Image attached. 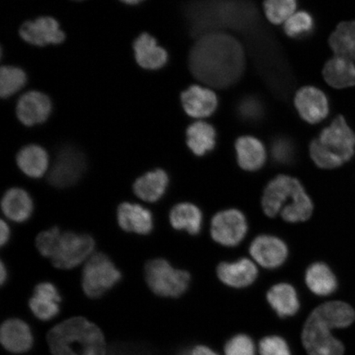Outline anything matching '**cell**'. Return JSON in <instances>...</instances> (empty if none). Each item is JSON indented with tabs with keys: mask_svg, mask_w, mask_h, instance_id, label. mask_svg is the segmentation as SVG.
<instances>
[{
	"mask_svg": "<svg viewBox=\"0 0 355 355\" xmlns=\"http://www.w3.org/2000/svg\"><path fill=\"white\" fill-rule=\"evenodd\" d=\"M194 77L209 87L225 88L241 77L244 68L243 47L225 33L203 35L194 44L189 57Z\"/></svg>",
	"mask_w": 355,
	"mask_h": 355,
	"instance_id": "obj_1",
	"label": "cell"
},
{
	"mask_svg": "<svg viewBox=\"0 0 355 355\" xmlns=\"http://www.w3.org/2000/svg\"><path fill=\"white\" fill-rule=\"evenodd\" d=\"M46 341L51 355H107L103 331L83 317L57 324L48 331Z\"/></svg>",
	"mask_w": 355,
	"mask_h": 355,
	"instance_id": "obj_2",
	"label": "cell"
},
{
	"mask_svg": "<svg viewBox=\"0 0 355 355\" xmlns=\"http://www.w3.org/2000/svg\"><path fill=\"white\" fill-rule=\"evenodd\" d=\"M261 207L266 216H279L288 223L308 220L313 212V203L300 182L291 176L274 178L264 189Z\"/></svg>",
	"mask_w": 355,
	"mask_h": 355,
	"instance_id": "obj_3",
	"label": "cell"
},
{
	"mask_svg": "<svg viewBox=\"0 0 355 355\" xmlns=\"http://www.w3.org/2000/svg\"><path fill=\"white\" fill-rule=\"evenodd\" d=\"M310 157L322 168H338L354 157L355 133L343 116L336 117L309 146Z\"/></svg>",
	"mask_w": 355,
	"mask_h": 355,
	"instance_id": "obj_4",
	"label": "cell"
},
{
	"mask_svg": "<svg viewBox=\"0 0 355 355\" xmlns=\"http://www.w3.org/2000/svg\"><path fill=\"white\" fill-rule=\"evenodd\" d=\"M145 279L154 294L166 298H179L190 285L191 276L175 269L165 259L150 260L145 266Z\"/></svg>",
	"mask_w": 355,
	"mask_h": 355,
	"instance_id": "obj_5",
	"label": "cell"
},
{
	"mask_svg": "<svg viewBox=\"0 0 355 355\" xmlns=\"http://www.w3.org/2000/svg\"><path fill=\"white\" fill-rule=\"evenodd\" d=\"M122 274L112 260L103 252H97L88 259L83 272L84 293L91 299L103 296L121 281Z\"/></svg>",
	"mask_w": 355,
	"mask_h": 355,
	"instance_id": "obj_6",
	"label": "cell"
},
{
	"mask_svg": "<svg viewBox=\"0 0 355 355\" xmlns=\"http://www.w3.org/2000/svg\"><path fill=\"white\" fill-rule=\"evenodd\" d=\"M95 241L90 234L67 232L61 234L59 243L51 260L56 268H76L92 254Z\"/></svg>",
	"mask_w": 355,
	"mask_h": 355,
	"instance_id": "obj_7",
	"label": "cell"
},
{
	"mask_svg": "<svg viewBox=\"0 0 355 355\" xmlns=\"http://www.w3.org/2000/svg\"><path fill=\"white\" fill-rule=\"evenodd\" d=\"M87 168L85 155L73 146H64L58 153L48 175V182L58 189L77 184Z\"/></svg>",
	"mask_w": 355,
	"mask_h": 355,
	"instance_id": "obj_8",
	"label": "cell"
},
{
	"mask_svg": "<svg viewBox=\"0 0 355 355\" xmlns=\"http://www.w3.org/2000/svg\"><path fill=\"white\" fill-rule=\"evenodd\" d=\"M332 328L311 313L305 322L302 341L309 355H343L344 345L332 334Z\"/></svg>",
	"mask_w": 355,
	"mask_h": 355,
	"instance_id": "obj_9",
	"label": "cell"
},
{
	"mask_svg": "<svg viewBox=\"0 0 355 355\" xmlns=\"http://www.w3.org/2000/svg\"><path fill=\"white\" fill-rule=\"evenodd\" d=\"M246 216L237 209L217 212L211 222L213 241L225 247H235L241 243L248 233Z\"/></svg>",
	"mask_w": 355,
	"mask_h": 355,
	"instance_id": "obj_10",
	"label": "cell"
},
{
	"mask_svg": "<svg viewBox=\"0 0 355 355\" xmlns=\"http://www.w3.org/2000/svg\"><path fill=\"white\" fill-rule=\"evenodd\" d=\"M250 254L257 264L266 269H276L286 263L288 256L287 244L277 236L261 234L256 237Z\"/></svg>",
	"mask_w": 355,
	"mask_h": 355,
	"instance_id": "obj_11",
	"label": "cell"
},
{
	"mask_svg": "<svg viewBox=\"0 0 355 355\" xmlns=\"http://www.w3.org/2000/svg\"><path fill=\"white\" fill-rule=\"evenodd\" d=\"M0 343L12 354H24L33 348L34 336L28 324L19 318H10L0 327Z\"/></svg>",
	"mask_w": 355,
	"mask_h": 355,
	"instance_id": "obj_12",
	"label": "cell"
},
{
	"mask_svg": "<svg viewBox=\"0 0 355 355\" xmlns=\"http://www.w3.org/2000/svg\"><path fill=\"white\" fill-rule=\"evenodd\" d=\"M21 37L34 46H44L49 44H60L65 34L59 22L51 17H42L35 21H26L19 31Z\"/></svg>",
	"mask_w": 355,
	"mask_h": 355,
	"instance_id": "obj_13",
	"label": "cell"
},
{
	"mask_svg": "<svg viewBox=\"0 0 355 355\" xmlns=\"http://www.w3.org/2000/svg\"><path fill=\"white\" fill-rule=\"evenodd\" d=\"M295 105L301 118L311 124L320 123L329 113L326 95L314 87L300 89L295 97Z\"/></svg>",
	"mask_w": 355,
	"mask_h": 355,
	"instance_id": "obj_14",
	"label": "cell"
},
{
	"mask_svg": "<svg viewBox=\"0 0 355 355\" xmlns=\"http://www.w3.org/2000/svg\"><path fill=\"white\" fill-rule=\"evenodd\" d=\"M51 109V101L46 95L33 91L21 96L17 105V115L26 126H33L46 121Z\"/></svg>",
	"mask_w": 355,
	"mask_h": 355,
	"instance_id": "obj_15",
	"label": "cell"
},
{
	"mask_svg": "<svg viewBox=\"0 0 355 355\" xmlns=\"http://www.w3.org/2000/svg\"><path fill=\"white\" fill-rule=\"evenodd\" d=\"M216 273L225 285L241 288L254 283L259 276V270L254 261L241 259L234 261H223L217 266Z\"/></svg>",
	"mask_w": 355,
	"mask_h": 355,
	"instance_id": "obj_16",
	"label": "cell"
},
{
	"mask_svg": "<svg viewBox=\"0 0 355 355\" xmlns=\"http://www.w3.org/2000/svg\"><path fill=\"white\" fill-rule=\"evenodd\" d=\"M117 220L124 232L148 235L154 227L153 213L139 204L123 202L119 206Z\"/></svg>",
	"mask_w": 355,
	"mask_h": 355,
	"instance_id": "obj_17",
	"label": "cell"
},
{
	"mask_svg": "<svg viewBox=\"0 0 355 355\" xmlns=\"http://www.w3.org/2000/svg\"><path fill=\"white\" fill-rule=\"evenodd\" d=\"M182 105L190 117L204 119L215 112L218 100L211 89L200 86L190 87L181 95Z\"/></svg>",
	"mask_w": 355,
	"mask_h": 355,
	"instance_id": "obj_18",
	"label": "cell"
},
{
	"mask_svg": "<svg viewBox=\"0 0 355 355\" xmlns=\"http://www.w3.org/2000/svg\"><path fill=\"white\" fill-rule=\"evenodd\" d=\"M268 304L279 318L295 316L300 309L298 293L288 283H279L273 286L266 294Z\"/></svg>",
	"mask_w": 355,
	"mask_h": 355,
	"instance_id": "obj_19",
	"label": "cell"
},
{
	"mask_svg": "<svg viewBox=\"0 0 355 355\" xmlns=\"http://www.w3.org/2000/svg\"><path fill=\"white\" fill-rule=\"evenodd\" d=\"M137 64L145 69H158L166 64L167 52L159 46L157 40L148 33H143L133 43Z\"/></svg>",
	"mask_w": 355,
	"mask_h": 355,
	"instance_id": "obj_20",
	"label": "cell"
},
{
	"mask_svg": "<svg viewBox=\"0 0 355 355\" xmlns=\"http://www.w3.org/2000/svg\"><path fill=\"white\" fill-rule=\"evenodd\" d=\"M1 207L8 219L17 223H22L32 216L34 204L32 197L26 190L13 188L4 193Z\"/></svg>",
	"mask_w": 355,
	"mask_h": 355,
	"instance_id": "obj_21",
	"label": "cell"
},
{
	"mask_svg": "<svg viewBox=\"0 0 355 355\" xmlns=\"http://www.w3.org/2000/svg\"><path fill=\"white\" fill-rule=\"evenodd\" d=\"M239 166L247 171H257L264 166L266 159L265 146L256 137H239L235 144Z\"/></svg>",
	"mask_w": 355,
	"mask_h": 355,
	"instance_id": "obj_22",
	"label": "cell"
},
{
	"mask_svg": "<svg viewBox=\"0 0 355 355\" xmlns=\"http://www.w3.org/2000/svg\"><path fill=\"white\" fill-rule=\"evenodd\" d=\"M168 176L165 171L157 168L146 173L135 181L133 191L140 199L148 202H155L166 193Z\"/></svg>",
	"mask_w": 355,
	"mask_h": 355,
	"instance_id": "obj_23",
	"label": "cell"
},
{
	"mask_svg": "<svg viewBox=\"0 0 355 355\" xmlns=\"http://www.w3.org/2000/svg\"><path fill=\"white\" fill-rule=\"evenodd\" d=\"M328 85L336 89L355 86L354 62L345 58L334 56L328 60L322 70Z\"/></svg>",
	"mask_w": 355,
	"mask_h": 355,
	"instance_id": "obj_24",
	"label": "cell"
},
{
	"mask_svg": "<svg viewBox=\"0 0 355 355\" xmlns=\"http://www.w3.org/2000/svg\"><path fill=\"white\" fill-rule=\"evenodd\" d=\"M312 313L333 330L348 327L355 320L354 309L343 301L327 302L318 306Z\"/></svg>",
	"mask_w": 355,
	"mask_h": 355,
	"instance_id": "obj_25",
	"label": "cell"
},
{
	"mask_svg": "<svg viewBox=\"0 0 355 355\" xmlns=\"http://www.w3.org/2000/svg\"><path fill=\"white\" fill-rule=\"evenodd\" d=\"M305 282L311 292L318 296H328L334 293L338 282L334 272L324 263H314L306 270Z\"/></svg>",
	"mask_w": 355,
	"mask_h": 355,
	"instance_id": "obj_26",
	"label": "cell"
},
{
	"mask_svg": "<svg viewBox=\"0 0 355 355\" xmlns=\"http://www.w3.org/2000/svg\"><path fill=\"white\" fill-rule=\"evenodd\" d=\"M170 221L173 228L197 235L202 227V212L193 203H179L172 208Z\"/></svg>",
	"mask_w": 355,
	"mask_h": 355,
	"instance_id": "obj_27",
	"label": "cell"
},
{
	"mask_svg": "<svg viewBox=\"0 0 355 355\" xmlns=\"http://www.w3.org/2000/svg\"><path fill=\"white\" fill-rule=\"evenodd\" d=\"M186 135L189 149L198 157L205 155L215 148L216 132L209 123L195 122L188 128Z\"/></svg>",
	"mask_w": 355,
	"mask_h": 355,
	"instance_id": "obj_28",
	"label": "cell"
},
{
	"mask_svg": "<svg viewBox=\"0 0 355 355\" xmlns=\"http://www.w3.org/2000/svg\"><path fill=\"white\" fill-rule=\"evenodd\" d=\"M17 163L26 175L31 178H41L48 168V154L41 146H25L17 154Z\"/></svg>",
	"mask_w": 355,
	"mask_h": 355,
	"instance_id": "obj_29",
	"label": "cell"
},
{
	"mask_svg": "<svg viewBox=\"0 0 355 355\" xmlns=\"http://www.w3.org/2000/svg\"><path fill=\"white\" fill-rule=\"evenodd\" d=\"M336 56L355 60V21H343L336 26L329 38Z\"/></svg>",
	"mask_w": 355,
	"mask_h": 355,
	"instance_id": "obj_30",
	"label": "cell"
},
{
	"mask_svg": "<svg viewBox=\"0 0 355 355\" xmlns=\"http://www.w3.org/2000/svg\"><path fill=\"white\" fill-rule=\"evenodd\" d=\"M26 76L24 70L16 67L3 66L0 70V95L3 98L15 94L24 87Z\"/></svg>",
	"mask_w": 355,
	"mask_h": 355,
	"instance_id": "obj_31",
	"label": "cell"
},
{
	"mask_svg": "<svg viewBox=\"0 0 355 355\" xmlns=\"http://www.w3.org/2000/svg\"><path fill=\"white\" fill-rule=\"evenodd\" d=\"M297 3L295 0H268L264 2L266 19L275 25L286 24L295 13Z\"/></svg>",
	"mask_w": 355,
	"mask_h": 355,
	"instance_id": "obj_32",
	"label": "cell"
},
{
	"mask_svg": "<svg viewBox=\"0 0 355 355\" xmlns=\"http://www.w3.org/2000/svg\"><path fill=\"white\" fill-rule=\"evenodd\" d=\"M60 302L49 297L34 295L29 300V307L34 316L43 322L52 320L60 313Z\"/></svg>",
	"mask_w": 355,
	"mask_h": 355,
	"instance_id": "obj_33",
	"label": "cell"
},
{
	"mask_svg": "<svg viewBox=\"0 0 355 355\" xmlns=\"http://www.w3.org/2000/svg\"><path fill=\"white\" fill-rule=\"evenodd\" d=\"M313 28V17L309 12L304 11L294 13L284 25L285 33L288 37L292 38L303 37L305 34L310 33Z\"/></svg>",
	"mask_w": 355,
	"mask_h": 355,
	"instance_id": "obj_34",
	"label": "cell"
},
{
	"mask_svg": "<svg viewBox=\"0 0 355 355\" xmlns=\"http://www.w3.org/2000/svg\"><path fill=\"white\" fill-rule=\"evenodd\" d=\"M225 355H256V347L251 337L239 334L230 338L225 345Z\"/></svg>",
	"mask_w": 355,
	"mask_h": 355,
	"instance_id": "obj_35",
	"label": "cell"
},
{
	"mask_svg": "<svg viewBox=\"0 0 355 355\" xmlns=\"http://www.w3.org/2000/svg\"><path fill=\"white\" fill-rule=\"evenodd\" d=\"M61 234V230L57 227L40 233L35 241L40 254L51 259L59 243Z\"/></svg>",
	"mask_w": 355,
	"mask_h": 355,
	"instance_id": "obj_36",
	"label": "cell"
},
{
	"mask_svg": "<svg viewBox=\"0 0 355 355\" xmlns=\"http://www.w3.org/2000/svg\"><path fill=\"white\" fill-rule=\"evenodd\" d=\"M260 355H291L290 346L286 340L279 336H269L261 339L259 343Z\"/></svg>",
	"mask_w": 355,
	"mask_h": 355,
	"instance_id": "obj_37",
	"label": "cell"
},
{
	"mask_svg": "<svg viewBox=\"0 0 355 355\" xmlns=\"http://www.w3.org/2000/svg\"><path fill=\"white\" fill-rule=\"evenodd\" d=\"M0 230H1V232H0V243H1V246L6 245V244L8 242V239L10 238V229L8 227L6 222L4 220H1V224H0Z\"/></svg>",
	"mask_w": 355,
	"mask_h": 355,
	"instance_id": "obj_38",
	"label": "cell"
},
{
	"mask_svg": "<svg viewBox=\"0 0 355 355\" xmlns=\"http://www.w3.org/2000/svg\"><path fill=\"white\" fill-rule=\"evenodd\" d=\"M189 355H218L214 350H212L209 347H207L205 345H197L190 350Z\"/></svg>",
	"mask_w": 355,
	"mask_h": 355,
	"instance_id": "obj_39",
	"label": "cell"
},
{
	"mask_svg": "<svg viewBox=\"0 0 355 355\" xmlns=\"http://www.w3.org/2000/svg\"><path fill=\"white\" fill-rule=\"evenodd\" d=\"M8 278V270L6 265L1 261V268H0V282L3 286L6 282Z\"/></svg>",
	"mask_w": 355,
	"mask_h": 355,
	"instance_id": "obj_40",
	"label": "cell"
},
{
	"mask_svg": "<svg viewBox=\"0 0 355 355\" xmlns=\"http://www.w3.org/2000/svg\"><path fill=\"white\" fill-rule=\"evenodd\" d=\"M140 1H137V0H135V1H124V3H127V4H132V6H133V4H137V3H139Z\"/></svg>",
	"mask_w": 355,
	"mask_h": 355,
	"instance_id": "obj_41",
	"label": "cell"
}]
</instances>
